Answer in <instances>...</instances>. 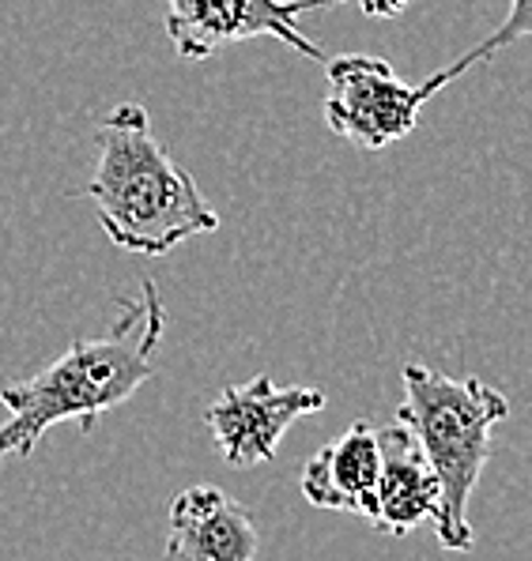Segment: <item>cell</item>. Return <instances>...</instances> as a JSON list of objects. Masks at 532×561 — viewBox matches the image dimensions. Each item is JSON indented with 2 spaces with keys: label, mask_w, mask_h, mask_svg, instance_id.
Segmentation results:
<instances>
[{
  "label": "cell",
  "mask_w": 532,
  "mask_h": 561,
  "mask_svg": "<svg viewBox=\"0 0 532 561\" xmlns=\"http://www.w3.org/2000/svg\"><path fill=\"white\" fill-rule=\"evenodd\" d=\"M144 295L117 306V321L99 340H76L65 355L23 381L0 385L8 419L0 422V463L27 460L34 445L61 422L91 434L102 414L117 411L156 377V351L167 332V306L151 279Z\"/></svg>",
  "instance_id": "obj_1"
},
{
  "label": "cell",
  "mask_w": 532,
  "mask_h": 561,
  "mask_svg": "<svg viewBox=\"0 0 532 561\" xmlns=\"http://www.w3.org/2000/svg\"><path fill=\"white\" fill-rule=\"evenodd\" d=\"M94 174L80 196L99 215L102 234L125 253L167 256L182 241L219 230V215L178 159L151 133L140 102H122L94 128Z\"/></svg>",
  "instance_id": "obj_2"
},
{
  "label": "cell",
  "mask_w": 532,
  "mask_h": 561,
  "mask_svg": "<svg viewBox=\"0 0 532 561\" xmlns=\"http://www.w3.org/2000/svg\"><path fill=\"white\" fill-rule=\"evenodd\" d=\"M400 381H405V403L397 408V422L419 442L439 479L434 531L442 550L465 554L476 547L468 505L484 463L491 460V430L506 422L510 400L479 377H450L423 362H408L400 369Z\"/></svg>",
  "instance_id": "obj_3"
},
{
  "label": "cell",
  "mask_w": 532,
  "mask_h": 561,
  "mask_svg": "<svg viewBox=\"0 0 532 561\" xmlns=\"http://www.w3.org/2000/svg\"><path fill=\"white\" fill-rule=\"evenodd\" d=\"M427 94L393 72L385 57L348 54L329 60V94L321 114L337 136L366 151H382L416 133Z\"/></svg>",
  "instance_id": "obj_4"
},
{
  "label": "cell",
  "mask_w": 532,
  "mask_h": 561,
  "mask_svg": "<svg viewBox=\"0 0 532 561\" xmlns=\"http://www.w3.org/2000/svg\"><path fill=\"white\" fill-rule=\"evenodd\" d=\"M344 0H167V38L178 57L208 60L246 38H280L295 54L325 60V49L298 31V20Z\"/></svg>",
  "instance_id": "obj_5"
},
{
  "label": "cell",
  "mask_w": 532,
  "mask_h": 561,
  "mask_svg": "<svg viewBox=\"0 0 532 561\" xmlns=\"http://www.w3.org/2000/svg\"><path fill=\"white\" fill-rule=\"evenodd\" d=\"M329 396L310 385L283 388L269 374L246 385H227L204 411L216 453L230 468H257L276 460L280 437L306 414L325 411Z\"/></svg>",
  "instance_id": "obj_6"
},
{
  "label": "cell",
  "mask_w": 532,
  "mask_h": 561,
  "mask_svg": "<svg viewBox=\"0 0 532 561\" xmlns=\"http://www.w3.org/2000/svg\"><path fill=\"white\" fill-rule=\"evenodd\" d=\"M257 550L253 516L219 486H189L170 502L167 561H257Z\"/></svg>",
  "instance_id": "obj_7"
},
{
  "label": "cell",
  "mask_w": 532,
  "mask_h": 561,
  "mask_svg": "<svg viewBox=\"0 0 532 561\" xmlns=\"http://www.w3.org/2000/svg\"><path fill=\"white\" fill-rule=\"evenodd\" d=\"M377 482L366 520L385 535H411L439 513V479L427 463L423 448L400 422L377 434Z\"/></svg>",
  "instance_id": "obj_8"
},
{
  "label": "cell",
  "mask_w": 532,
  "mask_h": 561,
  "mask_svg": "<svg viewBox=\"0 0 532 561\" xmlns=\"http://www.w3.org/2000/svg\"><path fill=\"white\" fill-rule=\"evenodd\" d=\"M377 430L371 422H351L340 437L321 445L303 468V497L314 508H332V513H359L366 516L374 502L377 482Z\"/></svg>",
  "instance_id": "obj_9"
},
{
  "label": "cell",
  "mask_w": 532,
  "mask_h": 561,
  "mask_svg": "<svg viewBox=\"0 0 532 561\" xmlns=\"http://www.w3.org/2000/svg\"><path fill=\"white\" fill-rule=\"evenodd\" d=\"M359 4H363V12L371 15V20H397L411 0H359Z\"/></svg>",
  "instance_id": "obj_10"
}]
</instances>
